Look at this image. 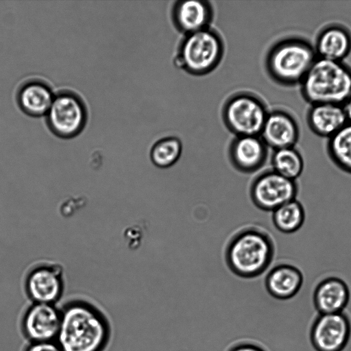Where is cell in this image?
Masks as SVG:
<instances>
[{
    "mask_svg": "<svg viewBox=\"0 0 351 351\" xmlns=\"http://www.w3.org/2000/svg\"><path fill=\"white\" fill-rule=\"evenodd\" d=\"M60 312L56 341L62 351H104L111 330L108 319L98 307L75 299L65 303Z\"/></svg>",
    "mask_w": 351,
    "mask_h": 351,
    "instance_id": "6da1fadb",
    "label": "cell"
},
{
    "mask_svg": "<svg viewBox=\"0 0 351 351\" xmlns=\"http://www.w3.org/2000/svg\"><path fill=\"white\" fill-rule=\"evenodd\" d=\"M275 254L276 245L269 232L258 225H246L230 238L224 256L233 275L254 280L268 271Z\"/></svg>",
    "mask_w": 351,
    "mask_h": 351,
    "instance_id": "7a4b0ae2",
    "label": "cell"
},
{
    "mask_svg": "<svg viewBox=\"0 0 351 351\" xmlns=\"http://www.w3.org/2000/svg\"><path fill=\"white\" fill-rule=\"evenodd\" d=\"M317 58L314 46L300 36H288L275 42L268 49L265 66L269 77L278 84L300 85Z\"/></svg>",
    "mask_w": 351,
    "mask_h": 351,
    "instance_id": "3957f363",
    "label": "cell"
},
{
    "mask_svg": "<svg viewBox=\"0 0 351 351\" xmlns=\"http://www.w3.org/2000/svg\"><path fill=\"white\" fill-rule=\"evenodd\" d=\"M300 86L302 97L310 106H343L351 93V68L343 62L317 58Z\"/></svg>",
    "mask_w": 351,
    "mask_h": 351,
    "instance_id": "277c9868",
    "label": "cell"
},
{
    "mask_svg": "<svg viewBox=\"0 0 351 351\" xmlns=\"http://www.w3.org/2000/svg\"><path fill=\"white\" fill-rule=\"evenodd\" d=\"M223 53L222 38L210 27L184 36L174 63L189 74L204 75L217 68Z\"/></svg>",
    "mask_w": 351,
    "mask_h": 351,
    "instance_id": "5b68a950",
    "label": "cell"
},
{
    "mask_svg": "<svg viewBox=\"0 0 351 351\" xmlns=\"http://www.w3.org/2000/svg\"><path fill=\"white\" fill-rule=\"evenodd\" d=\"M269 111L256 95L240 92L230 96L222 108L226 128L236 136H259Z\"/></svg>",
    "mask_w": 351,
    "mask_h": 351,
    "instance_id": "8992f818",
    "label": "cell"
},
{
    "mask_svg": "<svg viewBox=\"0 0 351 351\" xmlns=\"http://www.w3.org/2000/svg\"><path fill=\"white\" fill-rule=\"evenodd\" d=\"M299 186L296 180L288 179L272 169L258 173L250 186V197L260 210L273 212L285 203L296 199Z\"/></svg>",
    "mask_w": 351,
    "mask_h": 351,
    "instance_id": "52a82bcc",
    "label": "cell"
},
{
    "mask_svg": "<svg viewBox=\"0 0 351 351\" xmlns=\"http://www.w3.org/2000/svg\"><path fill=\"white\" fill-rule=\"evenodd\" d=\"M46 114L51 130L64 138L77 136L86 121V110L82 100L71 92H62L54 96Z\"/></svg>",
    "mask_w": 351,
    "mask_h": 351,
    "instance_id": "ba28073f",
    "label": "cell"
},
{
    "mask_svg": "<svg viewBox=\"0 0 351 351\" xmlns=\"http://www.w3.org/2000/svg\"><path fill=\"white\" fill-rule=\"evenodd\" d=\"M350 335V319L343 312L318 314L310 330L311 343L316 351H342Z\"/></svg>",
    "mask_w": 351,
    "mask_h": 351,
    "instance_id": "9c48e42d",
    "label": "cell"
},
{
    "mask_svg": "<svg viewBox=\"0 0 351 351\" xmlns=\"http://www.w3.org/2000/svg\"><path fill=\"white\" fill-rule=\"evenodd\" d=\"M61 322V312L55 304L32 303L25 311L21 329L29 342L56 341Z\"/></svg>",
    "mask_w": 351,
    "mask_h": 351,
    "instance_id": "30bf717a",
    "label": "cell"
},
{
    "mask_svg": "<svg viewBox=\"0 0 351 351\" xmlns=\"http://www.w3.org/2000/svg\"><path fill=\"white\" fill-rule=\"evenodd\" d=\"M25 289L33 303L55 304L64 291L62 267L56 264L36 267L25 278Z\"/></svg>",
    "mask_w": 351,
    "mask_h": 351,
    "instance_id": "8fae6325",
    "label": "cell"
},
{
    "mask_svg": "<svg viewBox=\"0 0 351 351\" xmlns=\"http://www.w3.org/2000/svg\"><path fill=\"white\" fill-rule=\"evenodd\" d=\"M268 149L259 136H235L228 147V160L237 171L253 173L265 165Z\"/></svg>",
    "mask_w": 351,
    "mask_h": 351,
    "instance_id": "7c38bea8",
    "label": "cell"
},
{
    "mask_svg": "<svg viewBox=\"0 0 351 351\" xmlns=\"http://www.w3.org/2000/svg\"><path fill=\"white\" fill-rule=\"evenodd\" d=\"M297 120L288 111L275 109L269 111L260 137L273 150L295 147L300 138Z\"/></svg>",
    "mask_w": 351,
    "mask_h": 351,
    "instance_id": "4fadbf2b",
    "label": "cell"
},
{
    "mask_svg": "<svg viewBox=\"0 0 351 351\" xmlns=\"http://www.w3.org/2000/svg\"><path fill=\"white\" fill-rule=\"evenodd\" d=\"M213 18V8L207 1H177L171 9L172 22L184 35L210 27Z\"/></svg>",
    "mask_w": 351,
    "mask_h": 351,
    "instance_id": "5bb4252c",
    "label": "cell"
},
{
    "mask_svg": "<svg viewBox=\"0 0 351 351\" xmlns=\"http://www.w3.org/2000/svg\"><path fill=\"white\" fill-rule=\"evenodd\" d=\"M267 293L280 301L293 298L300 291L304 275L301 269L289 263H279L269 269L263 280Z\"/></svg>",
    "mask_w": 351,
    "mask_h": 351,
    "instance_id": "9a60e30c",
    "label": "cell"
},
{
    "mask_svg": "<svg viewBox=\"0 0 351 351\" xmlns=\"http://www.w3.org/2000/svg\"><path fill=\"white\" fill-rule=\"evenodd\" d=\"M350 298L347 283L337 276H328L316 285L313 295L314 306L319 314L343 312Z\"/></svg>",
    "mask_w": 351,
    "mask_h": 351,
    "instance_id": "2e32d148",
    "label": "cell"
},
{
    "mask_svg": "<svg viewBox=\"0 0 351 351\" xmlns=\"http://www.w3.org/2000/svg\"><path fill=\"white\" fill-rule=\"evenodd\" d=\"M313 46L318 58L343 62L351 53V32L343 25L330 24L318 33Z\"/></svg>",
    "mask_w": 351,
    "mask_h": 351,
    "instance_id": "e0dca14e",
    "label": "cell"
},
{
    "mask_svg": "<svg viewBox=\"0 0 351 351\" xmlns=\"http://www.w3.org/2000/svg\"><path fill=\"white\" fill-rule=\"evenodd\" d=\"M306 123L316 136L329 138L348 122L343 106L317 104L310 106Z\"/></svg>",
    "mask_w": 351,
    "mask_h": 351,
    "instance_id": "ac0fdd59",
    "label": "cell"
},
{
    "mask_svg": "<svg viewBox=\"0 0 351 351\" xmlns=\"http://www.w3.org/2000/svg\"><path fill=\"white\" fill-rule=\"evenodd\" d=\"M54 95L45 83L31 81L24 84L18 93L20 108L27 114L40 117L47 113Z\"/></svg>",
    "mask_w": 351,
    "mask_h": 351,
    "instance_id": "d6986e66",
    "label": "cell"
},
{
    "mask_svg": "<svg viewBox=\"0 0 351 351\" xmlns=\"http://www.w3.org/2000/svg\"><path fill=\"white\" fill-rule=\"evenodd\" d=\"M326 152L337 169L351 175V123L328 138Z\"/></svg>",
    "mask_w": 351,
    "mask_h": 351,
    "instance_id": "ffe728a7",
    "label": "cell"
},
{
    "mask_svg": "<svg viewBox=\"0 0 351 351\" xmlns=\"http://www.w3.org/2000/svg\"><path fill=\"white\" fill-rule=\"evenodd\" d=\"M306 213L302 204L297 199L291 200L272 212V223L277 230L292 234L303 226Z\"/></svg>",
    "mask_w": 351,
    "mask_h": 351,
    "instance_id": "44dd1931",
    "label": "cell"
},
{
    "mask_svg": "<svg viewBox=\"0 0 351 351\" xmlns=\"http://www.w3.org/2000/svg\"><path fill=\"white\" fill-rule=\"evenodd\" d=\"M271 165L274 171L293 180L302 175L304 168L303 156L295 147L274 150Z\"/></svg>",
    "mask_w": 351,
    "mask_h": 351,
    "instance_id": "7402d4cb",
    "label": "cell"
},
{
    "mask_svg": "<svg viewBox=\"0 0 351 351\" xmlns=\"http://www.w3.org/2000/svg\"><path fill=\"white\" fill-rule=\"evenodd\" d=\"M182 152L181 141L175 136H168L159 139L152 145L149 156L154 166L167 169L178 161Z\"/></svg>",
    "mask_w": 351,
    "mask_h": 351,
    "instance_id": "603a6c76",
    "label": "cell"
},
{
    "mask_svg": "<svg viewBox=\"0 0 351 351\" xmlns=\"http://www.w3.org/2000/svg\"><path fill=\"white\" fill-rule=\"evenodd\" d=\"M24 351H62L56 341L29 342Z\"/></svg>",
    "mask_w": 351,
    "mask_h": 351,
    "instance_id": "cb8c5ba5",
    "label": "cell"
},
{
    "mask_svg": "<svg viewBox=\"0 0 351 351\" xmlns=\"http://www.w3.org/2000/svg\"><path fill=\"white\" fill-rule=\"evenodd\" d=\"M230 351H264L258 346L252 344H241L232 348Z\"/></svg>",
    "mask_w": 351,
    "mask_h": 351,
    "instance_id": "d4e9b609",
    "label": "cell"
},
{
    "mask_svg": "<svg viewBox=\"0 0 351 351\" xmlns=\"http://www.w3.org/2000/svg\"><path fill=\"white\" fill-rule=\"evenodd\" d=\"M343 108L346 113L348 122L351 123V93L343 104Z\"/></svg>",
    "mask_w": 351,
    "mask_h": 351,
    "instance_id": "484cf974",
    "label": "cell"
}]
</instances>
